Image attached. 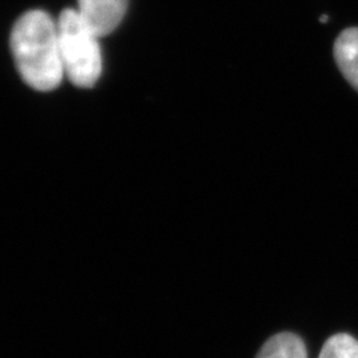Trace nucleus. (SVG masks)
Here are the masks:
<instances>
[{
  "instance_id": "f257e3e1",
  "label": "nucleus",
  "mask_w": 358,
  "mask_h": 358,
  "mask_svg": "<svg viewBox=\"0 0 358 358\" xmlns=\"http://www.w3.org/2000/svg\"><path fill=\"white\" fill-rule=\"evenodd\" d=\"M10 45L13 60L27 85L38 92L56 90L64 68L60 56L57 23L41 10H31L13 24Z\"/></svg>"
},
{
  "instance_id": "f03ea898",
  "label": "nucleus",
  "mask_w": 358,
  "mask_h": 358,
  "mask_svg": "<svg viewBox=\"0 0 358 358\" xmlns=\"http://www.w3.org/2000/svg\"><path fill=\"white\" fill-rule=\"evenodd\" d=\"M57 34L65 76L78 88H92L103 71L100 38L72 8H65L60 13Z\"/></svg>"
},
{
  "instance_id": "7ed1b4c3",
  "label": "nucleus",
  "mask_w": 358,
  "mask_h": 358,
  "mask_svg": "<svg viewBox=\"0 0 358 358\" xmlns=\"http://www.w3.org/2000/svg\"><path fill=\"white\" fill-rule=\"evenodd\" d=\"M128 6L129 0H77V13L97 38H103L122 22Z\"/></svg>"
},
{
  "instance_id": "20e7f679",
  "label": "nucleus",
  "mask_w": 358,
  "mask_h": 358,
  "mask_svg": "<svg viewBox=\"0 0 358 358\" xmlns=\"http://www.w3.org/2000/svg\"><path fill=\"white\" fill-rule=\"evenodd\" d=\"M334 60L349 84L358 92V28H348L336 40Z\"/></svg>"
},
{
  "instance_id": "39448f33",
  "label": "nucleus",
  "mask_w": 358,
  "mask_h": 358,
  "mask_svg": "<svg viewBox=\"0 0 358 358\" xmlns=\"http://www.w3.org/2000/svg\"><path fill=\"white\" fill-rule=\"evenodd\" d=\"M256 358H308L307 348L294 333H279L262 346Z\"/></svg>"
},
{
  "instance_id": "423d86ee",
  "label": "nucleus",
  "mask_w": 358,
  "mask_h": 358,
  "mask_svg": "<svg viewBox=\"0 0 358 358\" xmlns=\"http://www.w3.org/2000/svg\"><path fill=\"white\" fill-rule=\"evenodd\" d=\"M319 358H358V341L348 333H337L325 341Z\"/></svg>"
},
{
  "instance_id": "0eeeda50",
  "label": "nucleus",
  "mask_w": 358,
  "mask_h": 358,
  "mask_svg": "<svg viewBox=\"0 0 358 358\" xmlns=\"http://www.w3.org/2000/svg\"><path fill=\"white\" fill-rule=\"evenodd\" d=\"M327 20H328V16H327V15H324V16H321V17H320L321 23H327Z\"/></svg>"
}]
</instances>
